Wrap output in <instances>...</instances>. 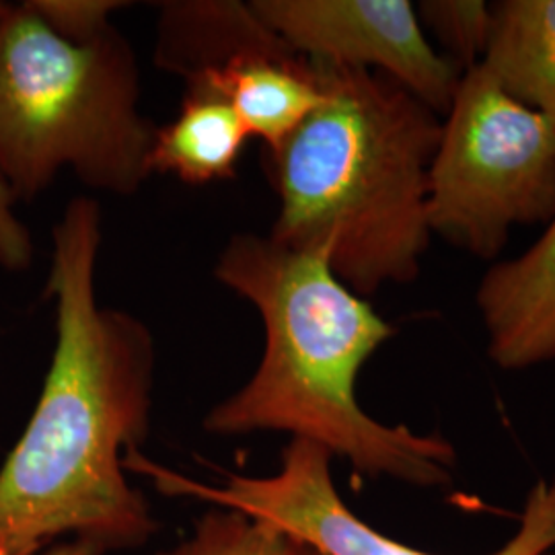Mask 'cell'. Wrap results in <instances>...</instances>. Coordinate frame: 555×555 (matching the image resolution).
<instances>
[{"instance_id": "cell-1", "label": "cell", "mask_w": 555, "mask_h": 555, "mask_svg": "<svg viewBox=\"0 0 555 555\" xmlns=\"http://www.w3.org/2000/svg\"><path fill=\"white\" fill-rule=\"evenodd\" d=\"M100 202L70 199L52 229L46 298L56 346L38 405L0 467V555H41L60 537L98 554L157 531L124 456L149 437L157 348L142 319L98 298Z\"/></svg>"}, {"instance_id": "cell-2", "label": "cell", "mask_w": 555, "mask_h": 555, "mask_svg": "<svg viewBox=\"0 0 555 555\" xmlns=\"http://www.w3.org/2000/svg\"><path fill=\"white\" fill-rule=\"evenodd\" d=\"M215 276L258 311L266 341L254 377L210 410L204 430L288 433L344 456L364 476L417 488L451 481L456 451L447 438L387 426L360 408L358 375L396 327L327 259L270 235L238 233L222 247Z\"/></svg>"}, {"instance_id": "cell-3", "label": "cell", "mask_w": 555, "mask_h": 555, "mask_svg": "<svg viewBox=\"0 0 555 555\" xmlns=\"http://www.w3.org/2000/svg\"><path fill=\"white\" fill-rule=\"evenodd\" d=\"M323 101L263 165L270 238L313 251L358 297L412 284L430 249L428 176L442 118L380 73L313 62Z\"/></svg>"}, {"instance_id": "cell-4", "label": "cell", "mask_w": 555, "mask_h": 555, "mask_svg": "<svg viewBox=\"0 0 555 555\" xmlns=\"http://www.w3.org/2000/svg\"><path fill=\"white\" fill-rule=\"evenodd\" d=\"M140 95L139 60L114 25L70 41L29 2L11 7L0 20V181L17 202L62 171L95 192L137 194L157 130Z\"/></svg>"}, {"instance_id": "cell-5", "label": "cell", "mask_w": 555, "mask_h": 555, "mask_svg": "<svg viewBox=\"0 0 555 555\" xmlns=\"http://www.w3.org/2000/svg\"><path fill=\"white\" fill-rule=\"evenodd\" d=\"M426 215L433 237L481 261L500 258L515 229L555 217V126L481 64L442 116Z\"/></svg>"}, {"instance_id": "cell-6", "label": "cell", "mask_w": 555, "mask_h": 555, "mask_svg": "<svg viewBox=\"0 0 555 555\" xmlns=\"http://www.w3.org/2000/svg\"><path fill=\"white\" fill-rule=\"evenodd\" d=\"M334 455L305 438H291L280 472L247 477L222 472L224 483L208 486L142 455L124 456V469L149 477L167 496H190L266 518L323 555H437L403 545L360 520L339 498L332 477ZM555 547V477L529 492L513 539L490 555H545Z\"/></svg>"}, {"instance_id": "cell-7", "label": "cell", "mask_w": 555, "mask_h": 555, "mask_svg": "<svg viewBox=\"0 0 555 555\" xmlns=\"http://www.w3.org/2000/svg\"><path fill=\"white\" fill-rule=\"evenodd\" d=\"M298 56L380 73L442 118L463 70L428 40L410 0H251Z\"/></svg>"}, {"instance_id": "cell-8", "label": "cell", "mask_w": 555, "mask_h": 555, "mask_svg": "<svg viewBox=\"0 0 555 555\" xmlns=\"http://www.w3.org/2000/svg\"><path fill=\"white\" fill-rule=\"evenodd\" d=\"M476 307L496 366L527 371L555 360V217L529 249L490 266Z\"/></svg>"}, {"instance_id": "cell-9", "label": "cell", "mask_w": 555, "mask_h": 555, "mask_svg": "<svg viewBox=\"0 0 555 555\" xmlns=\"http://www.w3.org/2000/svg\"><path fill=\"white\" fill-rule=\"evenodd\" d=\"M183 85L229 101L249 137L261 140L263 149L288 139L323 101L315 66L293 48L241 56Z\"/></svg>"}, {"instance_id": "cell-10", "label": "cell", "mask_w": 555, "mask_h": 555, "mask_svg": "<svg viewBox=\"0 0 555 555\" xmlns=\"http://www.w3.org/2000/svg\"><path fill=\"white\" fill-rule=\"evenodd\" d=\"M291 48L259 20L251 2H160L153 62L183 82L217 73L233 60Z\"/></svg>"}, {"instance_id": "cell-11", "label": "cell", "mask_w": 555, "mask_h": 555, "mask_svg": "<svg viewBox=\"0 0 555 555\" xmlns=\"http://www.w3.org/2000/svg\"><path fill=\"white\" fill-rule=\"evenodd\" d=\"M249 132L231 103L204 89H185L176 118L157 126L151 173L206 185L237 176Z\"/></svg>"}, {"instance_id": "cell-12", "label": "cell", "mask_w": 555, "mask_h": 555, "mask_svg": "<svg viewBox=\"0 0 555 555\" xmlns=\"http://www.w3.org/2000/svg\"><path fill=\"white\" fill-rule=\"evenodd\" d=\"M516 101L555 126V0H500L479 62Z\"/></svg>"}, {"instance_id": "cell-13", "label": "cell", "mask_w": 555, "mask_h": 555, "mask_svg": "<svg viewBox=\"0 0 555 555\" xmlns=\"http://www.w3.org/2000/svg\"><path fill=\"white\" fill-rule=\"evenodd\" d=\"M309 547L266 518L222 508L202 516L194 535L157 555H307Z\"/></svg>"}, {"instance_id": "cell-14", "label": "cell", "mask_w": 555, "mask_h": 555, "mask_svg": "<svg viewBox=\"0 0 555 555\" xmlns=\"http://www.w3.org/2000/svg\"><path fill=\"white\" fill-rule=\"evenodd\" d=\"M424 31L435 38V48L463 73L477 66L488 48L492 29V4L483 0H424L416 4Z\"/></svg>"}, {"instance_id": "cell-15", "label": "cell", "mask_w": 555, "mask_h": 555, "mask_svg": "<svg viewBox=\"0 0 555 555\" xmlns=\"http://www.w3.org/2000/svg\"><path fill=\"white\" fill-rule=\"evenodd\" d=\"M59 36L87 41L112 27V15L130 7L121 0H27Z\"/></svg>"}, {"instance_id": "cell-16", "label": "cell", "mask_w": 555, "mask_h": 555, "mask_svg": "<svg viewBox=\"0 0 555 555\" xmlns=\"http://www.w3.org/2000/svg\"><path fill=\"white\" fill-rule=\"evenodd\" d=\"M17 199L0 181V270L25 272L34 261V238L15 210Z\"/></svg>"}, {"instance_id": "cell-17", "label": "cell", "mask_w": 555, "mask_h": 555, "mask_svg": "<svg viewBox=\"0 0 555 555\" xmlns=\"http://www.w3.org/2000/svg\"><path fill=\"white\" fill-rule=\"evenodd\" d=\"M41 555H100L91 545L87 543H80V541H68V543H62L59 547H52L48 550L46 554Z\"/></svg>"}, {"instance_id": "cell-18", "label": "cell", "mask_w": 555, "mask_h": 555, "mask_svg": "<svg viewBox=\"0 0 555 555\" xmlns=\"http://www.w3.org/2000/svg\"><path fill=\"white\" fill-rule=\"evenodd\" d=\"M11 7H13V4H7V2H0V20H2V17H4V15H7V13H9V11H11Z\"/></svg>"}, {"instance_id": "cell-19", "label": "cell", "mask_w": 555, "mask_h": 555, "mask_svg": "<svg viewBox=\"0 0 555 555\" xmlns=\"http://www.w3.org/2000/svg\"><path fill=\"white\" fill-rule=\"evenodd\" d=\"M307 555H323V554H319V552H315V550H309V552H307Z\"/></svg>"}, {"instance_id": "cell-20", "label": "cell", "mask_w": 555, "mask_h": 555, "mask_svg": "<svg viewBox=\"0 0 555 555\" xmlns=\"http://www.w3.org/2000/svg\"><path fill=\"white\" fill-rule=\"evenodd\" d=\"M545 555H550V554H545Z\"/></svg>"}]
</instances>
